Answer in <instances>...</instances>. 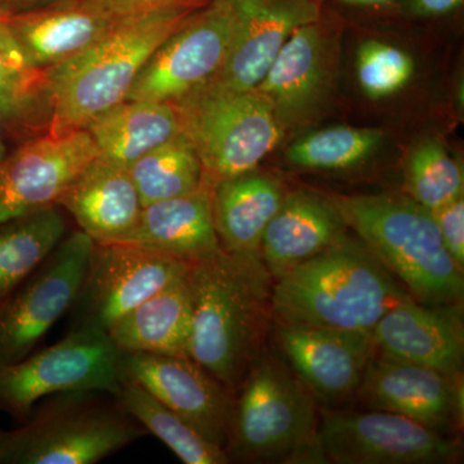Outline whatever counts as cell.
<instances>
[{"instance_id":"6da1fadb","label":"cell","mask_w":464,"mask_h":464,"mask_svg":"<svg viewBox=\"0 0 464 464\" xmlns=\"http://www.w3.org/2000/svg\"><path fill=\"white\" fill-rule=\"evenodd\" d=\"M190 355L234 392L261 353L273 319L274 277L261 256L225 250L188 266Z\"/></svg>"},{"instance_id":"7a4b0ae2","label":"cell","mask_w":464,"mask_h":464,"mask_svg":"<svg viewBox=\"0 0 464 464\" xmlns=\"http://www.w3.org/2000/svg\"><path fill=\"white\" fill-rule=\"evenodd\" d=\"M409 298L364 244L346 234L275 279L273 315L289 325L372 333L384 314Z\"/></svg>"},{"instance_id":"3957f363","label":"cell","mask_w":464,"mask_h":464,"mask_svg":"<svg viewBox=\"0 0 464 464\" xmlns=\"http://www.w3.org/2000/svg\"><path fill=\"white\" fill-rule=\"evenodd\" d=\"M197 9L179 5L134 14L90 50L45 70L47 132L84 130L127 100L149 57Z\"/></svg>"},{"instance_id":"277c9868","label":"cell","mask_w":464,"mask_h":464,"mask_svg":"<svg viewBox=\"0 0 464 464\" xmlns=\"http://www.w3.org/2000/svg\"><path fill=\"white\" fill-rule=\"evenodd\" d=\"M347 227L417 302L459 306L463 268L440 235L431 210L411 198L351 195L332 198Z\"/></svg>"},{"instance_id":"5b68a950","label":"cell","mask_w":464,"mask_h":464,"mask_svg":"<svg viewBox=\"0 0 464 464\" xmlns=\"http://www.w3.org/2000/svg\"><path fill=\"white\" fill-rule=\"evenodd\" d=\"M316 399L292 369L259 353L232 392L230 462L317 463Z\"/></svg>"},{"instance_id":"8992f818","label":"cell","mask_w":464,"mask_h":464,"mask_svg":"<svg viewBox=\"0 0 464 464\" xmlns=\"http://www.w3.org/2000/svg\"><path fill=\"white\" fill-rule=\"evenodd\" d=\"M106 392L56 393L3 431V464H94L148 435Z\"/></svg>"},{"instance_id":"52a82bcc","label":"cell","mask_w":464,"mask_h":464,"mask_svg":"<svg viewBox=\"0 0 464 464\" xmlns=\"http://www.w3.org/2000/svg\"><path fill=\"white\" fill-rule=\"evenodd\" d=\"M170 103L212 186L255 170L283 137L273 108L256 90L210 79Z\"/></svg>"},{"instance_id":"ba28073f","label":"cell","mask_w":464,"mask_h":464,"mask_svg":"<svg viewBox=\"0 0 464 464\" xmlns=\"http://www.w3.org/2000/svg\"><path fill=\"white\" fill-rule=\"evenodd\" d=\"M124 378V351L108 333L69 331L53 346L0 365V413L21 424L42 399L75 391L112 396Z\"/></svg>"},{"instance_id":"9c48e42d","label":"cell","mask_w":464,"mask_h":464,"mask_svg":"<svg viewBox=\"0 0 464 464\" xmlns=\"http://www.w3.org/2000/svg\"><path fill=\"white\" fill-rule=\"evenodd\" d=\"M317 463L448 464L459 441L402 415L383 411H323L316 432Z\"/></svg>"},{"instance_id":"30bf717a","label":"cell","mask_w":464,"mask_h":464,"mask_svg":"<svg viewBox=\"0 0 464 464\" xmlns=\"http://www.w3.org/2000/svg\"><path fill=\"white\" fill-rule=\"evenodd\" d=\"M188 266L130 243H94L70 315V332L109 333L121 317L188 275Z\"/></svg>"},{"instance_id":"8fae6325","label":"cell","mask_w":464,"mask_h":464,"mask_svg":"<svg viewBox=\"0 0 464 464\" xmlns=\"http://www.w3.org/2000/svg\"><path fill=\"white\" fill-rule=\"evenodd\" d=\"M93 246L83 231L66 235L47 259L0 302V365L25 359L52 326L69 314Z\"/></svg>"},{"instance_id":"7c38bea8","label":"cell","mask_w":464,"mask_h":464,"mask_svg":"<svg viewBox=\"0 0 464 464\" xmlns=\"http://www.w3.org/2000/svg\"><path fill=\"white\" fill-rule=\"evenodd\" d=\"M228 0H209L186 18L149 57L125 101L173 102L215 78L232 33Z\"/></svg>"},{"instance_id":"4fadbf2b","label":"cell","mask_w":464,"mask_h":464,"mask_svg":"<svg viewBox=\"0 0 464 464\" xmlns=\"http://www.w3.org/2000/svg\"><path fill=\"white\" fill-rule=\"evenodd\" d=\"M99 155L85 130L42 133L0 161V224L57 206L61 195Z\"/></svg>"},{"instance_id":"5bb4252c","label":"cell","mask_w":464,"mask_h":464,"mask_svg":"<svg viewBox=\"0 0 464 464\" xmlns=\"http://www.w3.org/2000/svg\"><path fill=\"white\" fill-rule=\"evenodd\" d=\"M134 14L82 0H30L0 11V20L27 61L47 70L90 50Z\"/></svg>"},{"instance_id":"9a60e30c","label":"cell","mask_w":464,"mask_h":464,"mask_svg":"<svg viewBox=\"0 0 464 464\" xmlns=\"http://www.w3.org/2000/svg\"><path fill=\"white\" fill-rule=\"evenodd\" d=\"M356 395L372 411L402 415L445 435L462 422V377L381 353L372 357Z\"/></svg>"},{"instance_id":"2e32d148","label":"cell","mask_w":464,"mask_h":464,"mask_svg":"<svg viewBox=\"0 0 464 464\" xmlns=\"http://www.w3.org/2000/svg\"><path fill=\"white\" fill-rule=\"evenodd\" d=\"M232 33L216 82L237 91H253L298 27L320 18L317 0H228Z\"/></svg>"},{"instance_id":"e0dca14e","label":"cell","mask_w":464,"mask_h":464,"mask_svg":"<svg viewBox=\"0 0 464 464\" xmlns=\"http://www.w3.org/2000/svg\"><path fill=\"white\" fill-rule=\"evenodd\" d=\"M132 378L208 441L225 449L232 393L190 356L124 353Z\"/></svg>"},{"instance_id":"ac0fdd59","label":"cell","mask_w":464,"mask_h":464,"mask_svg":"<svg viewBox=\"0 0 464 464\" xmlns=\"http://www.w3.org/2000/svg\"><path fill=\"white\" fill-rule=\"evenodd\" d=\"M277 340L293 373L329 402L355 395L377 353L372 333L325 326L279 324Z\"/></svg>"},{"instance_id":"d6986e66","label":"cell","mask_w":464,"mask_h":464,"mask_svg":"<svg viewBox=\"0 0 464 464\" xmlns=\"http://www.w3.org/2000/svg\"><path fill=\"white\" fill-rule=\"evenodd\" d=\"M331 39L319 20L298 27L256 88L274 110L284 132L315 115L331 87Z\"/></svg>"},{"instance_id":"ffe728a7","label":"cell","mask_w":464,"mask_h":464,"mask_svg":"<svg viewBox=\"0 0 464 464\" xmlns=\"http://www.w3.org/2000/svg\"><path fill=\"white\" fill-rule=\"evenodd\" d=\"M381 355L462 377L464 332L459 306H430L406 299L374 326Z\"/></svg>"},{"instance_id":"44dd1931","label":"cell","mask_w":464,"mask_h":464,"mask_svg":"<svg viewBox=\"0 0 464 464\" xmlns=\"http://www.w3.org/2000/svg\"><path fill=\"white\" fill-rule=\"evenodd\" d=\"M57 206L94 243H124L141 217L139 191L128 169L97 155L61 195Z\"/></svg>"},{"instance_id":"7402d4cb","label":"cell","mask_w":464,"mask_h":464,"mask_svg":"<svg viewBox=\"0 0 464 464\" xmlns=\"http://www.w3.org/2000/svg\"><path fill=\"white\" fill-rule=\"evenodd\" d=\"M213 186L142 208L139 224L124 243L143 246L188 266L221 252L213 219Z\"/></svg>"},{"instance_id":"603a6c76","label":"cell","mask_w":464,"mask_h":464,"mask_svg":"<svg viewBox=\"0 0 464 464\" xmlns=\"http://www.w3.org/2000/svg\"><path fill=\"white\" fill-rule=\"evenodd\" d=\"M346 228L332 199L313 192H292L266 228L259 255L277 279L340 240Z\"/></svg>"},{"instance_id":"cb8c5ba5","label":"cell","mask_w":464,"mask_h":464,"mask_svg":"<svg viewBox=\"0 0 464 464\" xmlns=\"http://www.w3.org/2000/svg\"><path fill=\"white\" fill-rule=\"evenodd\" d=\"M285 191L274 177L250 170L213 186V219L222 250L261 256L262 237Z\"/></svg>"},{"instance_id":"d4e9b609","label":"cell","mask_w":464,"mask_h":464,"mask_svg":"<svg viewBox=\"0 0 464 464\" xmlns=\"http://www.w3.org/2000/svg\"><path fill=\"white\" fill-rule=\"evenodd\" d=\"M191 332V295L183 277L133 308L108 334L124 353L190 356Z\"/></svg>"},{"instance_id":"484cf974","label":"cell","mask_w":464,"mask_h":464,"mask_svg":"<svg viewBox=\"0 0 464 464\" xmlns=\"http://www.w3.org/2000/svg\"><path fill=\"white\" fill-rule=\"evenodd\" d=\"M99 157L128 169L139 159L182 133L170 102L123 101L84 128Z\"/></svg>"},{"instance_id":"4316f807","label":"cell","mask_w":464,"mask_h":464,"mask_svg":"<svg viewBox=\"0 0 464 464\" xmlns=\"http://www.w3.org/2000/svg\"><path fill=\"white\" fill-rule=\"evenodd\" d=\"M48 119L45 70L27 61L0 20V121L14 133L42 134Z\"/></svg>"},{"instance_id":"83f0119b","label":"cell","mask_w":464,"mask_h":464,"mask_svg":"<svg viewBox=\"0 0 464 464\" xmlns=\"http://www.w3.org/2000/svg\"><path fill=\"white\" fill-rule=\"evenodd\" d=\"M66 235L67 222L58 206L0 224V302L47 259Z\"/></svg>"},{"instance_id":"f1b7e54d","label":"cell","mask_w":464,"mask_h":464,"mask_svg":"<svg viewBox=\"0 0 464 464\" xmlns=\"http://www.w3.org/2000/svg\"><path fill=\"white\" fill-rule=\"evenodd\" d=\"M112 398L143 429L157 436L186 464L230 463L225 449L204 439L197 430L132 378L125 377Z\"/></svg>"},{"instance_id":"f546056e","label":"cell","mask_w":464,"mask_h":464,"mask_svg":"<svg viewBox=\"0 0 464 464\" xmlns=\"http://www.w3.org/2000/svg\"><path fill=\"white\" fill-rule=\"evenodd\" d=\"M142 207L198 190L206 181L199 157L181 133L128 168Z\"/></svg>"},{"instance_id":"4dcf8cb0","label":"cell","mask_w":464,"mask_h":464,"mask_svg":"<svg viewBox=\"0 0 464 464\" xmlns=\"http://www.w3.org/2000/svg\"><path fill=\"white\" fill-rule=\"evenodd\" d=\"M383 139V132L375 128H326L292 143L286 158L293 166L304 169H347L371 158Z\"/></svg>"},{"instance_id":"1f68e13d","label":"cell","mask_w":464,"mask_h":464,"mask_svg":"<svg viewBox=\"0 0 464 464\" xmlns=\"http://www.w3.org/2000/svg\"><path fill=\"white\" fill-rule=\"evenodd\" d=\"M406 183L411 199L431 212L463 197L462 168L436 140H426L411 150Z\"/></svg>"},{"instance_id":"d6a6232c","label":"cell","mask_w":464,"mask_h":464,"mask_svg":"<svg viewBox=\"0 0 464 464\" xmlns=\"http://www.w3.org/2000/svg\"><path fill=\"white\" fill-rule=\"evenodd\" d=\"M413 72L411 54L389 43L366 41L357 51V82L369 99L393 96L408 85Z\"/></svg>"},{"instance_id":"836d02e7","label":"cell","mask_w":464,"mask_h":464,"mask_svg":"<svg viewBox=\"0 0 464 464\" xmlns=\"http://www.w3.org/2000/svg\"><path fill=\"white\" fill-rule=\"evenodd\" d=\"M440 235L449 255L460 268L464 267V199L463 197L447 206L432 210Z\"/></svg>"},{"instance_id":"e575fe53","label":"cell","mask_w":464,"mask_h":464,"mask_svg":"<svg viewBox=\"0 0 464 464\" xmlns=\"http://www.w3.org/2000/svg\"><path fill=\"white\" fill-rule=\"evenodd\" d=\"M25 2H30V0H18V2L0 8V11ZM82 2L92 3V5H101V7L112 9V11L123 12V14H141V12L152 11V9L179 7V5L200 8L208 5L209 0H82Z\"/></svg>"},{"instance_id":"d590c367","label":"cell","mask_w":464,"mask_h":464,"mask_svg":"<svg viewBox=\"0 0 464 464\" xmlns=\"http://www.w3.org/2000/svg\"><path fill=\"white\" fill-rule=\"evenodd\" d=\"M464 0H411V12L417 16L438 17L450 14L463 5Z\"/></svg>"},{"instance_id":"8d00e7d4","label":"cell","mask_w":464,"mask_h":464,"mask_svg":"<svg viewBox=\"0 0 464 464\" xmlns=\"http://www.w3.org/2000/svg\"><path fill=\"white\" fill-rule=\"evenodd\" d=\"M338 2L351 7H377V5H389L392 0H338Z\"/></svg>"},{"instance_id":"74e56055","label":"cell","mask_w":464,"mask_h":464,"mask_svg":"<svg viewBox=\"0 0 464 464\" xmlns=\"http://www.w3.org/2000/svg\"><path fill=\"white\" fill-rule=\"evenodd\" d=\"M5 155H7V152H5V145H3L2 141V136H0V161L5 158Z\"/></svg>"},{"instance_id":"f35d334b","label":"cell","mask_w":464,"mask_h":464,"mask_svg":"<svg viewBox=\"0 0 464 464\" xmlns=\"http://www.w3.org/2000/svg\"><path fill=\"white\" fill-rule=\"evenodd\" d=\"M0 464H3V431H0Z\"/></svg>"},{"instance_id":"ab89813d","label":"cell","mask_w":464,"mask_h":464,"mask_svg":"<svg viewBox=\"0 0 464 464\" xmlns=\"http://www.w3.org/2000/svg\"><path fill=\"white\" fill-rule=\"evenodd\" d=\"M18 2V0H0V8L5 5H12V3Z\"/></svg>"}]
</instances>
